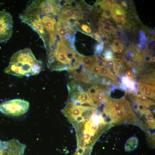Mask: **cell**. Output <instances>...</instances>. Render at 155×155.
I'll use <instances>...</instances> for the list:
<instances>
[{"instance_id": "cell-1", "label": "cell", "mask_w": 155, "mask_h": 155, "mask_svg": "<svg viewBox=\"0 0 155 155\" xmlns=\"http://www.w3.org/2000/svg\"><path fill=\"white\" fill-rule=\"evenodd\" d=\"M42 69V62L37 60L30 48H27L13 54L4 71L16 76L28 77L38 74Z\"/></svg>"}, {"instance_id": "cell-2", "label": "cell", "mask_w": 155, "mask_h": 155, "mask_svg": "<svg viewBox=\"0 0 155 155\" xmlns=\"http://www.w3.org/2000/svg\"><path fill=\"white\" fill-rule=\"evenodd\" d=\"M60 8L56 1L34 0L27 6L23 14L33 16L44 14L57 15Z\"/></svg>"}, {"instance_id": "cell-3", "label": "cell", "mask_w": 155, "mask_h": 155, "mask_svg": "<svg viewBox=\"0 0 155 155\" xmlns=\"http://www.w3.org/2000/svg\"><path fill=\"white\" fill-rule=\"evenodd\" d=\"M29 102L20 99H14L4 101L0 104V112L12 117L22 115L28 111Z\"/></svg>"}, {"instance_id": "cell-4", "label": "cell", "mask_w": 155, "mask_h": 155, "mask_svg": "<svg viewBox=\"0 0 155 155\" xmlns=\"http://www.w3.org/2000/svg\"><path fill=\"white\" fill-rule=\"evenodd\" d=\"M13 20L11 15L5 11H0V42H5L11 37Z\"/></svg>"}, {"instance_id": "cell-5", "label": "cell", "mask_w": 155, "mask_h": 155, "mask_svg": "<svg viewBox=\"0 0 155 155\" xmlns=\"http://www.w3.org/2000/svg\"><path fill=\"white\" fill-rule=\"evenodd\" d=\"M23 22L30 26L36 32L43 40L45 46L48 38L47 33L39 18L38 16L22 14L19 17Z\"/></svg>"}, {"instance_id": "cell-6", "label": "cell", "mask_w": 155, "mask_h": 155, "mask_svg": "<svg viewBox=\"0 0 155 155\" xmlns=\"http://www.w3.org/2000/svg\"><path fill=\"white\" fill-rule=\"evenodd\" d=\"M26 146L18 140L3 142L2 155H23Z\"/></svg>"}, {"instance_id": "cell-7", "label": "cell", "mask_w": 155, "mask_h": 155, "mask_svg": "<svg viewBox=\"0 0 155 155\" xmlns=\"http://www.w3.org/2000/svg\"><path fill=\"white\" fill-rule=\"evenodd\" d=\"M36 16L39 18L46 30L49 34L55 31V27L57 22L52 15L44 14Z\"/></svg>"}, {"instance_id": "cell-8", "label": "cell", "mask_w": 155, "mask_h": 155, "mask_svg": "<svg viewBox=\"0 0 155 155\" xmlns=\"http://www.w3.org/2000/svg\"><path fill=\"white\" fill-rule=\"evenodd\" d=\"M98 59L97 57L94 56H86L82 55L81 60L83 67L89 71L92 67L97 65Z\"/></svg>"}, {"instance_id": "cell-9", "label": "cell", "mask_w": 155, "mask_h": 155, "mask_svg": "<svg viewBox=\"0 0 155 155\" xmlns=\"http://www.w3.org/2000/svg\"><path fill=\"white\" fill-rule=\"evenodd\" d=\"M62 13L66 17L74 20L83 19L77 10H75L67 7H65L62 11Z\"/></svg>"}, {"instance_id": "cell-10", "label": "cell", "mask_w": 155, "mask_h": 155, "mask_svg": "<svg viewBox=\"0 0 155 155\" xmlns=\"http://www.w3.org/2000/svg\"><path fill=\"white\" fill-rule=\"evenodd\" d=\"M80 104H88L93 105V101L91 96L86 91L81 93L76 100Z\"/></svg>"}, {"instance_id": "cell-11", "label": "cell", "mask_w": 155, "mask_h": 155, "mask_svg": "<svg viewBox=\"0 0 155 155\" xmlns=\"http://www.w3.org/2000/svg\"><path fill=\"white\" fill-rule=\"evenodd\" d=\"M103 4L102 13L101 15L102 18L104 19H110L112 15L111 7L105 6Z\"/></svg>"}, {"instance_id": "cell-12", "label": "cell", "mask_w": 155, "mask_h": 155, "mask_svg": "<svg viewBox=\"0 0 155 155\" xmlns=\"http://www.w3.org/2000/svg\"><path fill=\"white\" fill-rule=\"evenodd\" d=\"M122 82L123 84L128 88L133 90L135 88L134 83L127 77H123L122 78Z\"/></svg>"}, {"instance_id": "cell-13", "label": "cell", "mask_w": 155, "mask_h": 155, "mask_svg": "<svg viewBox=\"0 0 155 155\" xmlns=\"http://www.w3.org/2000/svg\"><path fill=\"white\" fill-rule=\"evenodd\" d=\"M80 6V5L75 1L67 0V5L65 7L75 10H78L81 8Z\"/></svg>"}, {"instance_id": "cell-14", "label": "cell", "mask_w": 155, "mask_h": 155, "mask_svg": "<svg viewBox=\"0 0 155 155\" xmlns=\"http://www.w3.org/2000/svg\"><path fill=\"white\" fill-rule=\"evenodd\" d=\"M103 55L104 57V60L106 61L112 60L113 57V52L109 49L105 50Z\"/></svg>"}, {"instance_id": "cell-15", "label": "cell", "mask_w": 155, "mask_h": 155, "mask_svg": "<svg viewBox=\"0 0 155 155\" xmlns=\"http://www.w3.org/2000/svg\"><path fill=\"white\" fill-rule=\"evenodd\" d=\"M144 29L147 32L148 37L150 38L151 40H154V37L155 36L154 30L145 27H144Z\"/></svg>"}, {"instance_id": "cell-16", "label": "cell", "mask_w": 155, "mask_h": 155, "mask_svg": "<svg viewBox=\"0 0 155 155\" xmlns=\"http://www.w3.org/2000/svg\"><path fill=\"white\" fill-rule=\"evenodd\" d=\"M139 36L140 42L145 43H147L149 40L146 36L145 32L143 30H140L139 33Z\"/></svg>"}, {"instance_id": "cell-17", "label": "cell", "mask_w": 155, "mask_h": 155, "mask_svg": "<svg viewBox=\"0 0 155 155\" xmlns=\"http://www.w3.org/2000/svg\"><path fill=\"white\" fill-rule=\"evenodd\" d=\"M104 44V43L102 42L96 44L94 48L95 54L99 53L102 51L103 49Z\"/></svg>"}, {"instance_id": "cell-18", "label": "cell", "mask_w": 155, "mask_h": 155, "mask_svg": "<svg viewBox=\"0 0 155 155\" xmlns=\"http://www.w3.org/2000/svg\"><path fill=\"white\" fill-rule=\"evenodd\" d=\"M95 10L97 13L101 12L103 10V4L102 1H97L95 4Z\"/></svg>"}, {"instance_id": "cell-19", "label": "cell", "mask_w": 155, "mask_h": 155, "mask_svg": "<svg viewBox=\"0 0 155 155\" xmlns=\"http://www.w3.org/2000/svg\"><path fill=\"white\" fill-rule=\"evenodd\" d=\"M102 1L104 5L110 7L113 6L116 2V1L114 0H102Z\"/></svg>"}, {"instance_id": "cell-20", "label": "cell", "mask_w": 155, "mask_h": 155, "mask_svg": "<svg viewBox=\"0 0 155 155\" xmlns=\"http://www.w3.org/2000/svg\"><path fill=\"white\" fill-rule=\"evenodd\" d=\"M111 108L112 110L114 113L122 109V106L119 103H115L111 105Z\"/></svg>"}, {"instance_id": "cell-21", "label": "cell", "mask_w": 155, "mask_h": 155, "mask_svg": "<svg viewBox=\"0 0 155 155\" xmlns=\"http://www.w3.org/2000/svg\"><path fill=\"white\" fill-rule=\"evenodd\" d=\"M108 69L105 67L102 66L100 67L99 74L103 76H106L108 75Z\"/></svg>"}, {"instance_id": "cell-22", "label": "cell", "mask_w": 155, "mask_h": 155, "mask_svg": "<svg viewBox=\"0 0 155 155\" xmlns=\"http://www.w3.org/2000/svg\"><path fill=\"white\" fill-rule=\"evenodd\" d=\"M100 67L97 65H95L92 67L89 71H91L96 74H99Z\"/></svg>"}, {"instance_id": "cell-23", "label": "cell", "mask_w": 155, "mask_h": 155, "mask_svg": "<svg viewBox=\"0 0 155 155\" xmlns=\"http://www.w3.org/2000/svg\"><path fill=\"white\" fill-rule=\"evenodd\" d=\"M103 63L107 67L110 69L113 68L115 65V63L112 60L106 61H104Z\"/></svg>"}, {"instance_id": "cell-24", "label": "cell", "mask_w": 155, "mask_h": 155, "mask_svg": "<svg viewBox=\"0 0 155 155\" xmlns=\"http://www.w3.org/2000/svg\"><path fill=\"white\" fill-rule=\"evenodd\" d=\"M82 30L87 33H90L91 32V28L86 24H82L81 26Z\"/></svg>"}, {"instance_id": "cell-25", "label": "cell", "mask_w": 155, "mask_h": 155, "mask_svg": "<svg viewBox=\"0 0 155 155\" xmlns=\"http://www.w3.org/2000/svg\"><path fill=\"white\" fill-rule=\"evenodd\" d=\"M137 47L139 51H143L146 49L147 45L144 42H140L137 45Z\"/></svg>"}, {"instance_id": "cell-26", "label": "cell", "mask_w": 155, "mask_h": 155, "mask_svg": "<svg viewBox=\"0 0 155 155\" xmlns=\"http://www.w3.org/2000/svg\"><path fill=\"white\" fill-rule=\"evenodd\" d=\"M112 49L115 52L121 53L123 51V45L121 44L115 48Z\"/></svg>"}, {"instance_id": "cell-27", "label": "cell", "mask_w": 155, "mask_h": 155, "mask_svg": "<svg viewBox=\"0 0 155 155\" xmlns=\"http://www.w3.org/2000/svg\"><path fill=\"white\" fill-rule=\"evenodd\" d=\"M122 44V43L120 41L117 39L113 40L112 44V49L115 48L119 46Z\"/></svg>"}, {"instance_id": "cell-28", "label": "cell", "mask_w": 155, "mask_h": 155, "mask_svg": "<svg viewBox=\"0 0 155 155\" xmlns=\"http://www.w3.org/2000/svg\"><path fill=\"white\" fill-rule=\"evenodd\" d=\"M93 34L95 39L99 42H102L101 40V35L99 32H94Z\"/></svg>"}, {"instance_id": "cell-29", "label": "cell", "mask_w": 155, "mask_h": 155, "mask_svg": "<svg viewBox=\"0 0 155 155\" xmlns=\"http://www.w3.org/2000/svg\"><path fill=\"white\" fill-rule=\"evenodd\" d=\"M140 100L144 103H147L148 101V99L146 96L144 95H142L140 96Z\"/></svg>"}, {"instance_id": "cell-30", "label": "cell", "mask_w": 155, "mask_h": 155, "mask_svg": "<svg viewBox=\"0 0 155 155\" xmlns=\"http://www.w3.org/2000/svg\"><path fill=\"white\" fill-rule=\"evenodd\" d=\"M144 94L146 96L151 98L154 97V93L150 90L146 91Z\"/></svg>"}, {"instance_id": "cell-31", "label": "cell", "mask_w": 155, "mask_h": 155, "mask_svg": "<svg viewBox=\"0 0 155 155\" xmlns=\"http://www.w3.org/2000/svg\"><path fill=\"white\" fill-rule=\"evenodd\" d=\"M121 5L124 9V10L128 7V3L125 1H121Z\"/></svg>"}, {"instance_id": "cell-32", "label": "cell", "mask_w": 155, "mask_h": 155, "mask_svg": "<svg viewBox=\"0 0 155 155\" xmlns=\"http://www.w3.org/2000/svg\"><path fill=\"white\" fill-rule=\"evenodd\" d=\"M140 90L142 93H144L146 91L149 89H148V87L147 85H144L141 86Z\"/></svg>"}, {"instance_id": "cell-33", "label": "cell", "mask_w": 155, "mask_h": 155, "mask_svg": "<svg viewBox=\"0 0 155 155\" xmlns=\"http://www.w3.org/2000/svg\"><path fill=\"white\" fill-rule=\"evenodd\" d=\"M148 46L150 48L152 49L154 47V43L151 40H149L147 42Z\"/></svg>"}, {"instance_id": "cell-34", "label": "cell", "mask_w": 155, "mask_h": 155, "mask_svg": "<svg viewBox=\"0 0 155 155\" xmlns=\"http://www.w3.org/2000/svg\"><path fill=\"white\" fill-rule=\"evenodd\" d=\"M144 59L145 61L147 62H150L152 60L151 57L149 55L146 56L144 58Z\"/></svg>"}, {"instance_id": "cell-35", "label": "cell", "mask_w": 155, "mask_h": 155, "mask_svg": "<svg viewBox=\"0 0 155 155\" xmlns=\"http://www.w3.org/2000/svg\"><path fill=\"white\" fill-rule=\"evenodd\" d=\"M125 74L127 78L130 79L132 75V73L131 71L127 70L126 71Z\"/></svg>"}, {"instance_id": "cell-36", "label": "cell", "mask_w": 155, "mask_h": 155, "mask_svg": "<svg viewBox=\"0 0 155 155\" xmlns=\"http://www.w3.org/2000/svg\"><path fill=\"white\" fill-rule=\"evenodd\" d=\"M3 142V141H2L1 140H0V152L1 150Z\"/></svg>"}]
</instances>
